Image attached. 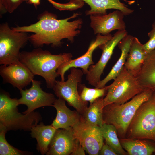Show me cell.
<instances>
[{"instance_id":"6da1fadb","label":"cell","mask_w":155,"mask_h":155,"mask_svg":"<svg viewBox=\"0 0 155 155\" xmlns=\"http://www.w3.org/2000/svg\"><path fill=\"white\" fill-rule=\"evenodd\" d=\"M79 15L74 13L66 18L58 19L56 15L46 11L40 16L38 21L34 24L29 26H17L11 28L17 32L34 33L29 36V40L35 47H39L44 44L59 47L62 39L67 38L73 42L74 37L80 33L82 19L69 21Z\"/></svg>"},{"instance_id":"7a4b0ae2","label":"cell","mask_w":155,"mask_h":155,"mask_svg":"<svg viewBox=\"0 0 155 155\" xmlns=\"http://www.w3.org/2000/svg\"><path fill=\"white\" fill-rule=\"evenodd\" d=\"M70 53L53 55L49 51L40 48L31 51L20 52L19 61L34 75L43 78L47 88H53L59 76L56 71L63 63L71 59Z\"/></svg>"},{"instance_id":"3957f363","label":"cell","mask_w":155,"mask_h":155,"mask_svg":"<svg viewBox=\"0 0 155 155\" xmlns=\"http://www.w3.org/2000/svg\"><path fill=\"white\" fill-rule=\"evenodd\" d=\"M154 92L146 89L124 104L107 105L103 109L104 123L114 125L120 135L125 134L139 108L151 98Z\"/></svg>"},{"instance_id":"277c9868","label":"cell","mask_w":155,"mask_h":155,"mask_svg":"<svg viewBox=\"0 0 155 155\" xmlns=\"http://www.w3.org/2000/svg\"><path fill=\"white\" fill-rule=\"evenodd\" d=\"M18 99L10 98L9 94L1 91L0 94V127L7 131L23 130H30L38 124L42 119L38 112L34 111L28 113L18 112Z\"/></svg>"},{"instance_id":"5b68a950","label":"cell","mask_w":155,"mask_h":155,"mask_svg":"<svg viewBox=\"0 0 155 155\" xmlns=\"http://www.w3.org/2000/svg\"><path fill=\"white\" fill-rule=\"evenodd\" d=\"M114 80L111 85L107 86V93L103 100L104 107L112 103L124 104L145 90L140 85L135 77L124 66Z\"/></svg>"},{"instance_id":"8992f818","label":"cell","mask_w":155,"mask_h":155,"mask_svg":"<svg viewBox=\"0 0 155 155\" xmlns=\"http://www.w3.org/2000/svg\"><path fill=\"white\" fill-rule=\"evenodd\" d=\"M128 129L129 138L147 139L155 142V91L139 108Z\"/></svg>"},{"instance_id":"52a82bcc","label":"cell","mask_w":155,"mask_h":155,"mask_svg":"<svg viewBox=\"0 0 155 155\" xmlns=\"http://www.w3.org/2000/svg\"><path fill=\"white\" fill-rule=\"evenodd\" d=\"M26 32H17L7 22L0 26V64L7 65L19 61L20 50L29 40Z\"/></svg>"},{"instance_id":"ba28073f","label":"cell","mask_w":155,"mask_h":155,"mask_svg":"<svg viewBox=\"0 0 155 155\" xmlns=\"http://www.w3.org/2000/svg\"><path fill=\"white\" fill-rule=\"evenodd\" d=\"M70 69L71 72L67 80H56L53 89L57 97L67 101L82 115L88 107V102L82 100L78 89V85L81 83L84 73L82 71L76 68L72 67Z\"/></svg>"},{"instance_id":"9c48e42d","label":"cell","mask_w":155,"mask_h":155,"mask_svg":"<svg viewBox=\"0 0 155 155\" xmlns=\"http://www.w3.org/2000/svg\"><path fill=\"white\" fill-rule=\"evenodd\" d=\"M71 129L75 138L89 154H99L104 144L100 127L89 124L81 115L79 121Z\"/></svg>"},{"instance_id":"30bf717a","label":"cell","mask_w":155,"mask_h":155,"mask_svg":"<svg viewBox=\"0 0 155 155\" xmlns=\"http://www.w3.org/2000/svg\"><path fill=\"white\" fill-rule=\"evenodd\" d=\"M127 35V32L126 30H119L114 34L111 40L98 46L102 51L101 57L95 65H91L89 67L86 74V80L89 84L96 87L100 80L101 76L115 47Z\"/></svg>"},{"instance_id":"8fae6325","label":"cell","mask_w":155,"mask_h":155,"mask_svg":"<svg viewBox=\"0 0 155 155\" xmlns=\"http://www.w3.org/2000/svg\"><path fill=\"white\" fill-rule=\"evenodd\" d=\"M32 83L30 88L20 90L21 97L18 99V103L19 105L24 104L27 106V109L23 113L25 114L42 106H52L56 99L53 94L43 90L40 87V81L33 80Z\"/></svg>"},{"instance_id":"7c38bea8","label":"cell","mask_w":155,"mask_h":155,"mask_svg":"<svg viewBox=\"0 0 155 155\" xmlns=\"http://www.w3.org/2000/svg\"><path fill=\"white\" fill-rule=\"evenodd\" d=\"M113 36L110 34L105 35L98 34L96 39L91 42L87 52L83 55L74 59H70L62 63L58 68L57 73L61 78V81H65L64 74L71 67H79L82 69L84 74H86L89 67L94 63L92 55L94 50L100 45L111 40Z\"/></svg>"},{"instance_id":"4fadbf2b","label":"cell","mask_w":155,"mask_h":155,"mask_svg":"<svg viewBox=\"0 0 155 155\" xmlns=\"http://www.w3.org/2000/svg\"><path fill=\"white\" fill-rule=\"evenodd\" d=\"M0 74L4 82L10 84L19 90L30 84L34 75L20 61L0 67Z\"/></svg>"},{"instance_id":"5bb4252c","label":"cell","mask_w":155,"mask_h":155,"mask_svg":"<svg viewBox=\"0 0 155 155\" xmlns=\"http://www.w3.org/2000/svg\"><path fill=\"white\" fill-rule=\"evenodd\" d=\"M124 15L116 10L104 15H91L90 26L94 34L107 35L113 30H125V24L123 20Z\"/></svg>"},{"instance_id":"9a60e30c","label":"cell","mask_w":155,"mask_h":155,"mask_svg":"<svg viewBox=\"0 0 155 155\" xmlns=\"http://www.w3.org/2000/svg\"><path fill=\"white\" fill-rule=\"evenodd\" d=\"M78 141L70 128L57 129L49 144L47 155H69Z\"/></svg>"},{"instance_id":"2e32d148","label":"cell","mask_w":155,"mask_h":155,"mask_svg":"<svg viewBox=\"0 0 155 155\" xmlns=\"http://www.w3.org/2000/svg\"><path fill=\"white\" fill-rule=\"evenodd\" d=\"M65 101L58 98L52 106L56 109L57 115L51 125L56 129L71 128L80 120L81 115L76 111H71L66 106Z\"/></svg>"},{"instance_id":"e0dca14e","label":"cell","mask_w":155,"mask_h":155,"mask_svg":"<svg viewBox=\"0 0 155 155\" xmlns=\"http://www.w3.org/2000/svg\"><path fill=\"white\" fill-rule=\"evenodd\" d=\"M79 0L84 2L90 6V9L87 10L86 15H104L107 14L106 10L109 9H114L121 11L124 16L129 15L133 13V11L128 8L124 4L122 3L121 0ZM129 4L134 2V1L122 0Z\"/></svg>"},{"instance_id":"ac0fdd59","label":"cell","mask_w":155,"mask_h":155,"mask_svg":"<svg viewBox=\"0 0 155 155\" xmlns=\"http://www.w3.org/2000/svg\"><path fill=\"white\" fill-rule=\"evenodd\" d=\"M148 53L144 49L143 44L134 37L124 65V67L132 75L136 76L140 72Z\"/></svg>"},{"instance_id":"d6986e66","label":"cell","mask_w":155,"mask_h":155,"mask_svg":"<svg viewBox=\"0 0 155 155\" xmlns=\"http://www.w3.org/2000/svg\"><path fill=\"white\" fill-rule=\"evenodd\" d=\"M135 77L144 89L155 91V49L148 53L140 72Z\"/></svg>"},{"instance_id":"ffe728a7","label":"cell","mask_w":155,"mask_h":155,"mask_svg":"<svg viewBox=\"0 0 155 155\" xmlns=\"http://www.w3.org/2000/svg\"><path fill=\"white\" fill-rule=\"evenodd\" d=\"M134 37L127 35L119 43L118 45L121 51L120 56L107 75L100 80L95 87L102 88L110 80H114L119 74L123 68L129 51L130 46Z\"/></svg>"},{"instance_id":"44dd1931","label":"cell","mask_w":155,"mask_h":155,"mask_svg":"<svg viewBox=\"0 0 155 155\" xmlns=\"http://www.w3.org/2000/svg\"><path fill=\"white\" fill-rule=\"evenodd\" d=\"M57 129L52 125H46L43 122L30 129L31 137L37 140V149L42 155L46 154L50 143Z\"/></svg>"},{"instance_id":"7402d4cb","label":"cell","mask_w":155,"mask_h":155,"mask_svg":"<svg viewBox=\"0 0 155 155\" xmlns=\"http://www.w3.org/2000/svg\"><path fill=\"white\" fill-rule=\"evenodd\" d=\"M120 141L129 155H150L155 152V145L145 140L129 138Z\"/></svg>"},{"instance_id":"603a6c76","label":"cell","mask_w":155,"mask_h":155,"mask_svg":"<svg viewBox=\"0 0 155 155\" xmlns=\"http://www.w3.org/2000/svg\"><path fill=\"white\" fill-rule=\"evenodd\" d=\"M103 97L100 98L90 104L81 115L89 124L100 127L105 123L103 116Z\"/></svg>"},{"instance_id":"cb8c5ba5","label":"cell","mask_w":155,"mask_h":155,"mask_svg":"<svg viewBox=\"0 0 155 155\" xmlns=\"http://www.w3.org/2000/svg\"><path fill=\"white\" fill-rule=\"evenodd\" d=\"M104 139L106 143L110 146L118 155L128 154L122 147L117 135V131L113 125L104 123L100 127Z\"/></svg>"},{"instance_id":"d4e9b609","label":"cell","mask_w":155,"mask_h":155,"mask_svg":"<svg viewBox=\"0 0 155 155\" xmlns=\"http://www.w3.org/2000/svg\"><path fill=\"white\" fill-rule=\"evenodd\" d=\"M78 92L82 100L85 102H89L90 104L97 99L103 97L107 92V86L102 88H91L87 87L84 84H79Z\"/></svg>"},{"instance_id":"484cf974","label":"cell","mask_w":155,"mask_h":155,"mask_svg":"<svg viewBox=\"0 0 155 155\" xmlns=\"http://www.w3.org/2000/svg\"><path fill=\"white\" fill-rule=\"evenodd\" d=\"M7 130L0 127V155H24L30 154L26 151L19 150L10 144L7 141L5 134Z\"/></svg>"},{"instance_id":"4316f807","label":"cell","mask_w":155,"mask_h":155,"mask_svg":"<svg viewBox=\"0 0 155 155\" xmlns=\"http://www.w3.org/2000/svg\"><path fill=\"white\" fill-rule=\"evenodd\" d=\"M23 1V0H0V15L6 12L13 13Z\"/></svg>"},{"instance_id":"83f0119b","label":"cell","mask_w":155,"mask_h":155,"mask_svg":"<svg viewBox=\"0 0 155 155\" xmlns=\"http://www.w3.org/2000/svg\"><path fill=\"white\" fill-rule=\"evenodd\" d=\"M152 29L148 33L149 40L143 44L144 49L148 53L155 49V20L153 23Z\"/></svg>"},{"instance_id":"f1b7e54d","label":"cell","mask_w":155,"mask_h":155,"mask_svg":"<svg viewBox=\"0 0 155 155\" xmlns=\"http://www.w3.org/2000/svg\"><path fill=\"white\" fill-rule=\"evenodd\" d=\"M99 154L101 155H117L115 151L106 143L103 144Z\"/></svg>"},{"instance_id":"f546056e","label":"cell","mask_w":155,"mask_h":155,"mask_svg":"<svg viewBox=\"0 0 155 155\" xmlns=\"http://www.w3.org/2000/svg\"><path fill=\"white\" fill-rule=\"evenodd\" d=\"M84 150L80 144L79 141H78L76 146L73 152L71 155H85Z\"/></svg>"},{"instance_id":"4dcf8cb0","label":"cell","mask_w":155,"mask_h":155,"mask_svg":"<svg viewBox=\"0 0 155 155\" xmlns=\"http://www.w3.org/2000/svg\"><path fill=\"white\" fill-rule=\"evenodd\" d=\"M40 0H28V3L29 4H33L36 7L40 3Z\"/></svg>"},{"instance_id":"1f68e13d","label":"cell","mask_w":155,"mask_h":155,"mask_svg":"<svg viewBox=\"0 0 155 155\" xmlns=\"http://www.w3.org/2000/svg\"><path fill=\"white\" fill-rule=\"evenodd\" d=\"M23 1H28V0H23Z\"/></svg>"}]
</instances>
